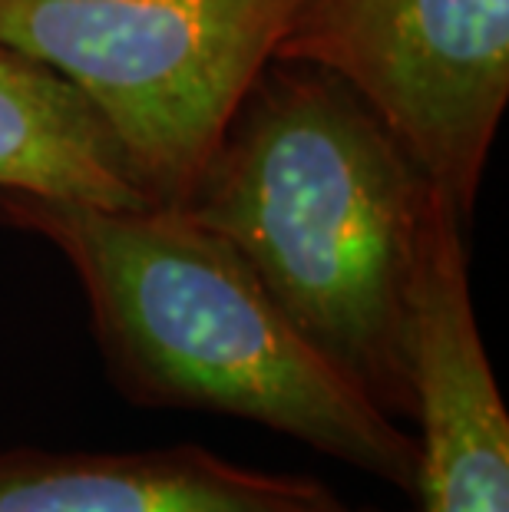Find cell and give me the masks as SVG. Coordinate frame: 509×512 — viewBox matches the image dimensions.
<instances>
[{
    "mask_svg": "<svg viewBox=\"0 0 509 512\" xmlns=\"http://www.w3.org/2000/svg\"><path fill=\"white\" fill-rule=\"evenodd\" d=\"M328 512H357V509H348V506L341 503V506H334V509H328Z\"/></svg>",
    "mask_w": 509,
    "mask_h": 512,
    "instance_id": "8",
    "label": "cell"
},
{
    "mask_svg": "<svg viewBox=\"0 0 509 512\" xmlns=\"http://www.w3.org/2000/svg\"><path fill=\"white\" fill-rule=\"evenodd\" d=\"M272 60L341 76L470 219L509 100V0H308Z\"/></svg>",
    "mask_w": 509,
    "mask_h": 512,
    "instance_id": "4",
    "label": "cell"
},
{
    "mask_svg": "<svg viewBox=\"0 0 509 512\" xmlns=\"http://www.w3.org/2000/svg\"><path fill=\"white\" fill-rule=\"evenodd\" d=\"M437 199L341 76L268 60L179 209L242 255L367 400L414 420V301Z\"/></svg>",
    "mask_w": 509,
    "mask_h": 512,
    "instance_id": "1",
    "label": "cell"
},
{
    "mask_svg": "<svg viewBox=\"0 0 509 512\" xmlns=\"http://www.w3.org/2000/svg\"><path fill=\"white\" fill-rule=\"evenodd\" d=\"M308 0H0V43L110 126L153 205H182Z\"/></svg>",
    "mask_w": 509,
    "mask_h": 512,
    "instance_id": "3",
    "label": "cell"
},
{
    "mask_svg": "<svg viewBox=\"0 0 509 512\" xmlns=\"http://www.w3.org/2000/svg\"><path fill=\"white\" fill-rule=\"evenodd\" d=\"M0 195L96 209L153 205L90 100L7 43H0Z\"/></svg>",
    "mask_w": 509,
    "mask_h": 512,
    "instance_id": "7",
    "label": "cell"
},
{
    "mask_svg": "<svg viewBox=\"0 0 509 512\" xmlns=\"http://www.w3.org/2000/svg\"><path fill=\"white\" fill-rule=\"evenodd\" d=\"M318 479L262 473L182 443L136 453H0V512H328Z\"/></svg>",
    "mask_w": 509,
    "mask_h": 512,
    "instance_id": "6",
    "label": "cell"
},
{
    "mask_svg": "<svg viewBox=\"0 0 509 512\" xmlns=\"http://www.w3.org/2000/svg\"><path fill=\"white\" fill-rule=\"evenodd\" d=\"M467 219L433 202L414 301L420 512H509V413L476 328Z\"/></svg>",
    "mask_w": 509,
    "mask_h": 512,
    "instance_id": "5",
    "label": "cell"
},
{
    "mask_svg": "<svg viewBox=\"0 0 509 512\" xmlns=\"http://www.w3.org/2000/svg\"><path fill=\"white\" fill-rule=\"evenodd\" d=\"M0 215L77 271L123 397L262 423L414 496V433L324 361L242 255L186 209L0 195Z\"/></svg>",
    "mask_w": 509,
    "mask_h": 512,
    "instance_id": "2",
    "label": "cell"
}]
</instances>
